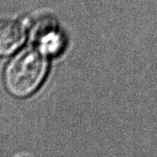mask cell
Returning <instances> with one entry per match:
<instances>
[{"instance_id":"1","label":"cell","mask_w":157,"mask_h":157,"mask_svg":"<svg viewBox=\"0 0 157 157\" xmlns=\"http://www.w3.org/2000/svg\"><path fill=\"white\" fill-rule=\"evenodd\" d=\"M48 67L46 54L39 49H25L8 63L3 78L5 86L13 96L26 98L41 86Z\"/></svg>"},{"instance_id":"2","label":"cell","mask_w":157,"mask_h":157,"mask_svg":"<svg viewBox=\"0 0 157 157\" xmlns=\"http://www.w3.org/2000/svg\"><path fill=\"white\" fill-rule=\"evenodd\" d=\"M24 40L25 30L19 22L11 19L0 20V55L14 52Z\"/></svg>"},{"instance_id":"3","label":"cell","mask_w":157,"mask_h":157,"mask_svg":"<svg viewBox=\"0 0 157 157\" xmlns=\"http://www.w3.org/2000/svg\"><path fill=\"white\" fill-rule=\"evenodd\" d=\"M34 38L38 44V49L44 54L55 55L60 50L62 46L61 36L54 25H39L34 32Z\"/></svg>"}]
</instances>
